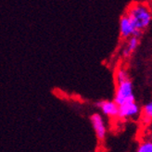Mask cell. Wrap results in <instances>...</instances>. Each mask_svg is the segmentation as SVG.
Instances as JSON below:
<instances>
[{"label":"cell","mask_w":152,"mask_h":152,"mask_svg":"<svg viewBox=\"0 0 152 152\" xmlns=\"http://www.w3.org/2000/svg\"><path fill=\"white\" fill-rule=\"evenodd\" d=\"M124 13L128 15L135 28L140 32H145L152 23V7L148 2H132Z\"/></svg>","instance_id":"obj_1"},{"label":"cell","mask_w":152,"mask_h":152,"mask_svg":"<svg viewBox=\"0 0 152 152\" xmlns=\"http://www.w3.org/2000/svg\"><path fill=\"white\" fill-rule=\"evenodd\" d=\"M113 100L119 106L135 100L134 94V86L131 79L116 83Z\"/></svg>","instance_id":"obj_2"},{"label":"cell","mask_w":152,"mask_h":152,"mask_svg":"<svg viewBox=\"0 0 152 152\" xmlns=\"http://www.w3.org/2000/svg\"><path fill=\"white\" fill-rule=\"evenodd\" d=\"M119 34L121 39L124 41L132 36H137L141 38L143 32L138 31L128 15L124 13L119 20Z\"/></svg>","instance_id":"obj_3"},{"label":"cell","mask_w":152,"mask_h":152,"mask_svg":"<svg viewBox=\"0 0 152 152\" xmlns=\"http://www.w3.org/2000/svg\"><path fill=\"white\" fill-rule=\"evenodd\" d=\"M141 112L139 105L134 101H130L120 106L118 118L123 120L134 119L137 117Z\"/></svg>","instance_id":"obj_4"},{"label":"cell","mask_w":152,"mask_h":152,"mask_svg":"<svg viewBox=\"0 0 152 152\" xmlns=\"http://www.w3.org/2000/svg\"><path fill=\"white\" fill-rule=\"evenodd\" d=\"M90 121L92 124V126L95 130L96 135L97 139L102 141L105 139L106 134H107V127H106L105 121L101 114L99 113H94L90 116Z\"/></svg>","instance_id":"obj_5"},{"label":"cell","mask_w":152,"mask_h":152,"mask_svg":"<svg viewBox=\"0 0 152 152\" xmlns=\"http://www.w3.org/2000/svg\"><path fill=\"white\" fill-rule=\"evenodd\" d=\"M97 108L105 116L110 118H117L119 116L120 106L114 100H101L96 103Z\"/></svg>","instance_id":"obj_6"},{"label":"cell","mask_w":152,"mask_h":152,"mask_svg":"<svg viewBox=\"0 0 152 152\" xmlns=\"http://www.w3.org/2000/svg\"><path fill=\"white\" fill-rule=\"evenodd\" d=\"M140 44V37L132 36L124 41V45L121 48V55L124 58H129L138 48Z\"/></svg>","instance_id":"obj_7"},{"label":"cell","mask_w":152,"mask_h":152,"mask_svg":"<svg viewBox=\"0 0 152 152\" xmlns=\"http://www.w3.org/2000/svg\"><path fill=\"white\" fill-rule=\"evenodd\" d=\"M128 79H130V76H129L128 71L123 66L117 67L115 72H114V81H115V83L126 81Z\"/></svg>","instance_id":"obj_8"},{"label":"cell","mask_w":152,"mask_h":152,"mask_svg":"<svg viewBox=\"0 0 152 152\" xmlns=\"http://www.w3.org/2000/svg\"><path fill=\"white\" fill-rule=\"evenodd\" d=\"M142 117L147 121L152 120V100L144 105L142 109Z\"/></svg>","instance_id":"obj_9"},{"label":"cell","mask_w":152,"mask_h":152,"mask_svg":"<svg viewBox=\"0 0 152 152\" xmlns=\"http://www.w3.org/2000/svg\"><path fill=\"white\" fill-rule=\"evenodd\" d=\"M137 152H152V142H143L141 143Z\"/></svg>","instance_id":"obj_10"}]
</instances>
